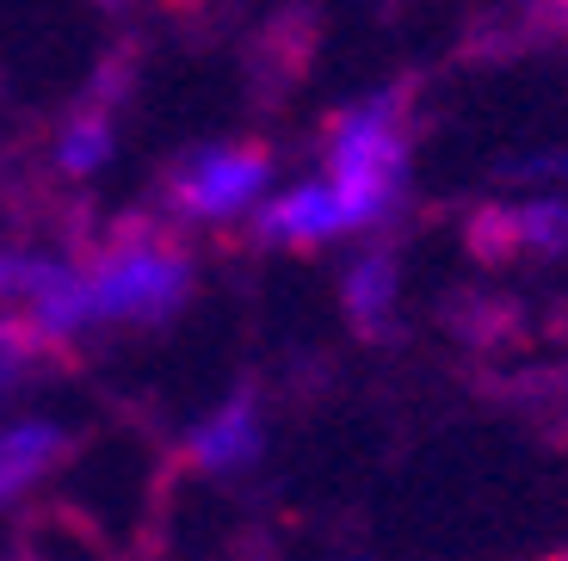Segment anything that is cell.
Listing matches in <instances>:
<instances>
[{
  "mask_svg": "<svg viewBox=\"0 0 568 561\" xmlns=\"http://www.w3.org/2000/svg\"><path fill=\"white\" fill-rule=\"evenodd\" d=\"M81 278H87V309H93V322H161V315L180 309L192 266H185V253L168 247L155 228H136V235L124 228V241L93 272H81Z\"/></svg>",
  "mask_w": 568,
  "mask_h": 561,
  "instance_id": "obj_2",
  "label": "cell"
},
{
  "mask_svg": "<svg viewBox=\"0 0 568 561\" xmlns=\"http://www.w3.org/2000/svg\"><path fill=\"white\" fill-rule=\"evenodd\" d=\"M272 180V155L266 149H204V155L185 161V173L173 180V204L185 216H204V223H223V216L247 211Z\"/></svg>",
  "mask_w": 568,
  "mask_h": 561,
  "instance_id": "obj_3",
  "label": "cell"
},
{
  "mask_svg": "<svg viewBox=\"0 0 568 561\" xmlns=\"http://www.w3.org/2000/svg\"><path fill=\"white\" fill-rule=\"evenodd\" d=\"M346 211L334 204V192H327L322 180L315 185H297V192H284L278 204H266L260 211V235L266 241H327V235H346Z\"/></svg>",
  "mask_w": 568,
  "mask_h": 561,
  "instance_id": "obj_6",
  "label": "cell"
},
{
  "mask_svg": "<svg viewBox=\"0 0 568 561\" xmlns=\"http://www.w3.org/2000/svg\"><path fill=\"white\" fill-rule=\"evenodd\" d=\"M192 457H199L204 469H242V463H254V457H260V401H254V389L229 395L211 420L192 432Z\"/></svg>",
  "mask_w": 568,
  "mask_h": 561,
  "instance_id": "obj_5",
  "label": "cell"
},
{
  "mask_svg": "<svg viewBox=\"0 0 568 561\" xmlns=\"http://www.w3.org/2000/svg\"><path fill=\"white\" fill-rule=\"evenodd\" d=\"M544 173H568V161H544Z\"/></svg>",
  "mask_w": 568,
  "mask_h": 561,
  "instance_id": "obj_10",
  "label": "cell"
},
{
  "mask_svg": "<svg viewBox=\"0 0 568 561\" xmlns=\"http://www.w3.org/2000/svg\"><path fill=\"white\" fill-rule=\"evenodd\" d=\"M105 155H112V130H105L100 118L69 124V136H62V167H69V173H93Z\"/></svg>",
  "mask_w": 568,
  "mask_h": 561,
  "instance_id": "obj_9",
  "label": "cell"
},
{
  "mask_svg": "<svg viewBox=\"0 0 568 561\" xmlns=\"http://www.w3.org/2000/svg\"><path fill=\"white\" fill-rule=\"evenodd\" d=\"M469 247L500 259V253H568V204H519V211H483L469 223Z\"/></svg>",
  "mask_w": 568,
  "mask_h": 561,
  "instance_id": "obj_4",
  "label": "cell"
},
{
  "mask_svg": "<svg viewBox=\"0 0 568 561\" xmlns=\"http://www.w3.org/2000/svg\"><path fill=\"white\" fill-rule=\"evenodd\" d=\"M402 173H408V149H402V124L389 99H371L358 112H341L327 130V192L346 211V223L365 228L389 216L402 197Z\"/></svg>",
  "mask_w": 568,
  "mask_h": 561,
  "instance_id": "obj_1",
  "label": "cell"
},
{
  "mask_svg": "<svg viewBox=\"0 0 568 561\" xmlns=\"http://www.w3.org/2000/svg\"><path fill=\"white\" fill-rule=\"evenodd\" d=\"M62 445H69V438H62V426H50V420L7 426V432H0V500H13L19 488H31V481L62 457Z\"/></svg>",
  "mask_w": 568,
  "mask_h": 561,
  "instance_id": "obj_7",
  "label": "cell"
},
{
  "mask_svg": "<svg viewBox=\"0 0 568 561\" xmlns=\"http://www.w3.org/2000/svg\"><path fill=\"white\" fill-rule=\"evenodd\" d=\"M389 303H396V259L389 253H365L353 272H346V309L358 315V327H377L389 322Z\"/></svg>",
  "mask_w": 568,
  "mask_h": 561,
  "instance_id": "obj_8",
  "label": "cell"
}]
</instances>
